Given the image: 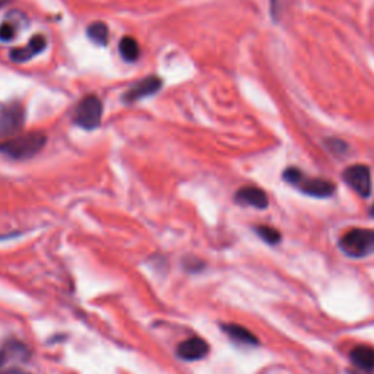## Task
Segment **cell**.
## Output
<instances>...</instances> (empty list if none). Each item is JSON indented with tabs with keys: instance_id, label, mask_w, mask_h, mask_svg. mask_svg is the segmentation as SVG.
<instances>
[{
	"instance_id": "cell-1",
	"label": "cell",
	"mask_w": 374,
	"mask_h": 374,
	"mask_svg": "<svg viewBox=\"0 0 374 374\" xmlns=\"http://www.w3.org/2000/svg\"><path fill=\"white\" fill-rule=\"evenodd\" d=\"M46 142L47 138L43 132H30L0 142V154L14 159H28L37 155L44 148Z\"/></svg>"
},
{
	"instance_id": "cell-2",
	"label": "cell",
	"mask_w": 374,
	"mask_h": 374,
	"mask_svg": "<svg viewBox=\"0 0 374 374\" xmlns=\"http://www.w3.org/2000/svg\"><path fill=\"white\" fill-rule=\"evenodd\" d=\"M284 180L296 187L297 191L301 193L317 198V199H325L333 195L335 192V184L325 178H317V177H307L301 170L299 169H287L284 171Z\"/></svg>"
},
{
	"instance_id": "cell-3",
	"label": "cell",
	"mask_w": 374,
	"mask_h": 374,
	"mask_svg": "<svg viewBox=\"0 0 374 374\" xmlns=\"http://www.w3.org/2000/svg\"><path fill=\"white\" fill-rule=\"evenodd\" d=\"M339 247L343 255L353 259H363L374 255V230H350L341 237Z\"/></svg>"
},
{
	"instance_id": "cell-4",
	"label": "cell",
	"mask_w": 374,
	"mask_h": 374,
	"mask_svg": "<svg viewBox=\"0 0 374 374\" xmlns=\"http://www.w3.org/2000/svg\"><path fill=\"white\" fill-rule=\"evenodd\" d=\"M25 124V109L18 101L9 102L0 109V141L14 138Z\"/></svg>"
},
{
	"instance_id": "cell-5",
	"label": "cell",
	"mask_w": 374,
	"mask_h": 374,
	"mask_svg": "<svg viewBox=\"0 0 374 374\" xmlns=\"http://www.w3.org/2000/svg\"><path fill=\"white\" fill-rule=\"evenodd\" d=\"M102 117V102L97 95H87L75 112V123L82 129L92 130L100 126Z\"/></svg>"
},
{
	"instance_id": "cell-6",
	"label": "cell",
	"mask_w": 374,
	"mask_h": 374,
	"mask_svg": "<svg viewBox=\"0 0 374 374\" xmlns=\"http://www.w3.org/2000/svg\"><path fill=\"white\" fill-rule=\"evenodd\" d=\"M342 178L361 198H368L371 195V191H373L371 171L367 166L356 164V166L348 167L343 171Z\"/></svg>"
},
{
	"instance_id": "cell-7",
	"label": "cell",
	"mask_w": 374,
	"mask_h": 374,
	"mask_svg": "<svg viewBox=\"0 0 374 374\" xmlns=\"http://www.w3.org/2000/svg\"><path fill=\"white\" fill-rule=\"evenodd\" d=\"M161 87H163L161 78H158V76L144 78V79H141V81H138L135 85H132L126 91L124 101L126 102H135V101H139L142 98L151 97V95H154L155 92H158L159 90H161Z\"/></svg>"
},
{
	"instance_id": "cell-8",
	"label": "cell",
	"mask_w": 374,
	"mask_h": 374,
	"mask_svg": "<svg viewBox=\"0 0 374 374\" xmlns=\"http://www.w3.org/2000/svg\"><path fill=\"white\" fill-rule=\"evenodd\" d=\"M209 353V345L202 338L193 336L177 346V357L183 361H199Z\"/></svg>"
},
{
	"instance_id": "cell-9",
	"label": "cell",
	"mask_w": 374,
	"mask_h": 374,
	"mask_svg": "<svg viewBox=\"0 0 374 374\" xmlns=\"http://www.w3.org/2000/svg\"><path fill=\"white\" fill-rule=\"evenodd\" d=\"M235 202L240 205H245V206L256 208V209H266L269 205L268 195L255 186H246V187H242L240 191H237Z\"/></svg>"
},
{
	"instance_id": "cell-10",
	"label": "cell",
	"mask_w": 374,
	"mask_h": 374,
	"mask_svg": "<svg viewBox=\"0 0 374 374\" xmlns=\"http://www.w3.org/2000/svg\"><path fill=\"white\" fill-rule=\"evenodd\" d=\"M46 46H47V40L43 37V36H36L30 40V43L26 44L25 47H18V48H14L11 53H9V58L12 62H16V63H23V62H28L31 60L34 56L40 55L41 51L46 50Z\"/></svg>"
},
{
	"instance_id": "cell-11",
	"label": "cell",
	"mask_w": 374,
	"mask_h": 374,
	"mask_svg": "<svg viewBox=\"0 0 374 374\" xmlns=\"http://www.w3.org/2000/svg\"><path fill=\"white\" fill-rule=\"evenodd\" d=\"M351 361L361 370H374V348L368 345H358L350 354Z\"/></svg>"
},
{
	"instance_id": "cell-12",
	"label": "cell",
	"mask_w": 374,
	"mask_h": 374,
	"mask_svg": "<svg viewBox=\"0 0 374 374\" xmlns=\"http://www.w3.org/2000/svg\"><path fill=\"white\" fill-rule=\"evenodd\" d=\"M223 331L234 342L245 343V345H257V338L243 326L235 325V324H227V325H223Z\"/></svg>"
},
{
	"instance_id": "cell-13",
	"label": "cell",
	"mask_w": 374,
	"mask_h": 374,
	"mask_svg": "<svg viewBox=\"0 0 374 374\" xmlns=\"http://www.w3.org/2000/svg\"><path fill=\"white\" fill-rule=\"evenodd\" d=\"M87 36L97 46H107L109 44V26L104 22H94L87 28Z\"/></svg>"
},
{
	"instance_id": "cell-14",
	"label": "cell",
	"mask_w": 374,
	"mask_h": 374,
	"mask_svg": "<svg viewBox=\"0 0 374 374\" xmlns=\"http://www.w3.org/2000/svg\"><path fill=\"white\" fill-rule=\"evenodd\" d=\"M120 55L124 60L127 62H135L138 60L139 55H141V48H139V44L135 38H132V37H124L122 38L120 41Z\"/></svg>"
},
{
	"instance_id": "cell-15",
	"label": "cell",
	"mask_w": 374,
	"mask_h": 374,
	"mask_svg": "<svg viewBox=\"0 0 374 374\" xmlns=\"http://www.w3.org/2000/svg\"><path fill=\"white\" fill-rule=\"evenodd\" d=\"M257 235L268 245H278L281 242V233L277 228L268 227V225H259L256 228Z\"/></svg>"
},
{
	"instance_id": "cell-16",
	"label": "cell",
	"mask_w": 374,
	"mask_h": 374,
	"mask_svg": "<svg viewBox=\"0 0 374 374\" xmlns=\"http://www.w3.org/2000/svg\"><path fill=\"white\" fill-rule=\"evenodd\" d=\"M16 36V28L15 25L11 22H5L4 25H0V40L2 41H12Z\"/></svg>"
},
{
	"instance_id": "cell-17",
	"label": "cell",
	"mask_w": 374,
	"mask_h": 374,
	"mask_svg": "<svg viewBox=\"0 0 374 374\" xmlns=\"http://www.w3.org/2000/svg\"><path fill=\"white\" fill-rule=\"evenodd\" d=\"M328 148L332 154H343L346 151V144L339 141V139H329L328 141Z\"/></svg>"
},
{
	"instance_id": "cell-18",
	"label": "cell",
	"mask_w": 374,
	"mask_h": 374,
	"mask_svg": "<svg viewBox=\"0 0 374 374\" xmlns=\"http://www.w3.org/2000/svg\"><path fill=\"white\" fill-rule=\"evenodd\" d=\"M284 4H285V0H271V12H272L274 19H278V16L281 15Z\"/></svg>"
},
{
	"instance_id": "cell-19",
	"label": "cell",
	"mask_w": 374,
	"mask_h": 374,
	"mask_svg": "<svg viewBox=\"0 0 374 374\" xmlns=\"http://www.w3.org/2000/svg\"><path fill=\"white\" fill-rule=\"evenodd\" d=\"M0 374H31V373L21 370V368H8L5 371H0Z\"/></svg>"
},
{
	"instance_id": "cell-20",
	"label": "cell",
	"mask_w": 374,
	"mask_h": 374,
	"mask_svg": "<svg viewBox=\"0 0 374 374\" xmlns=\"http://www.w3.org/2000/svg\"><path fill=\"white\" fill-rule=\"evenodd\" d=\"M5 360H6L5 354H4V353H0V365H2V364L5 363Z\"/></svg>"
}]
</instances>
